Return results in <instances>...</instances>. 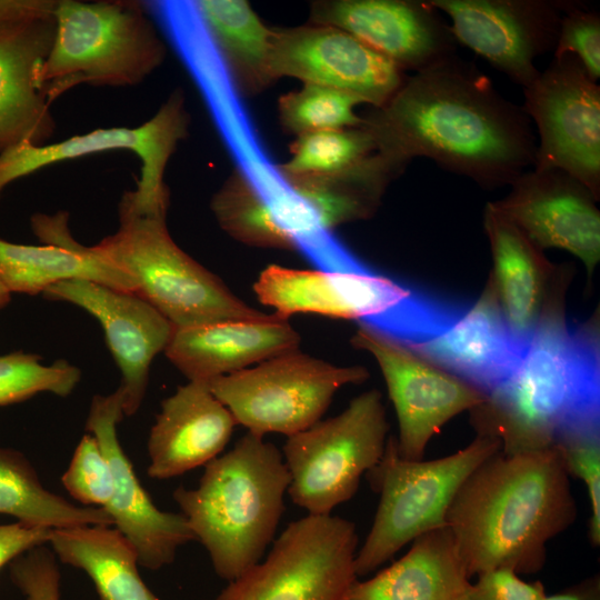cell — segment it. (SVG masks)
Wrapping results in <instances>:
<instances>
[{
    "label": "cell",
    "mask_w": 600,
    "mask_h": 600,
    "mask_svg": "<svg viewBox=\"0 0 600 600\" xmlns=\"http://www.w3.org/2000/svg\"><path fill=\"white\" fill-rule=\"evenodd\" d=\"M377 152L409 164L417 157L484 189L510 186L534 163L537 139L522 106L458 54L407 77L363 117Z\"/></svg>",
    "instance_id": "6da1fadb"
},
{
    "label": "cell",
    "mask_w": 600,
    "mask_h": 600,
    "mask_svg": "<svg viewBox=\"0 0 600 600\" xmlns=\"http://www.w3.org/2000/svg\"><path fill=\"white\" fill-rule=\"evenodd\" d=\"M577 503L562 459L551 449L483 461L463 482L447 514L469 578L507 568L543 569L547 544L576 521Z\"/></svg>",
    "instance_id": "7a4b0ae2"
},
{
    "label": "cell",
    "mask_w": 600,
    "mask_h": 600,
    "mask_svg": "<svg viewBox=\"0 0 600 600\" xmlns=\"http://www.w3.org/2000/svg\"><path fill=\"white\" fill-rule=\"evenodd\" d=\"M469 413L477 434L498 439L504 454L551 449L563 434L600 424L598 317L537 330L511 376Z\"/></svg>",
    "instance_id": "3957f363"
},
{
    "label": "cell",
    "mask_w": 600,
    "mask_h": 600,
    "mask_svg": "<svg viewBox=\"0 0 600 600\" xmlns=\"http://www.w3.org/2000/svg\"><path fill=\"white\" fill-rule=\"evenodd\" d=\"M289 483L280 450L247 432L204 466L196 488L173 491L220 579L230 582L262 560L283 514Z\"/></svg>",
    "instance_id": "277c9868"
},
{
    "label": "cell",
    "mask_w": 600,
    "mask_h": 600,
    "mask_svg": "<svg viewBox=\"0 0 600 600\" xmlns=\"http://www.w3.org/2000/svg\"><path fill=\"white\" fill-rule=\"evenodd\" d=\"M138 1L57 0L54 36L37 83L52 104L71 89L131 87L166 60V42Z\"/></svg>",
    "instance_id": "5b68a950"
},
{
    "label": "cell",
    "mask_w": 600,
    "mask_h": 600,
    "mask_svg": "<svg viewBox=\"0 0 600 600\" xmlns=\"http://www.w3.org/2000/svg\"><path fill=\"white\" fill-rule=\"evenodd\" d=\"M118 217L117 231L92 246L93 250L129 276L136 293L173 327L268 316L234 296L173 241L166 212L140 208L129 190L121 196Z\"/></svg>",
    "instance_id": "8992f818"
},
{
    "label": "cell",
    "mask_w": 600,
    "mask_h": 600,
    "mask_svg": "<svg viewBox=\"0 0 600 600\" xmlns=\"http://www.w3.org/2000/svg\"><path fill=\"white\" fill-rule=\"evenodd\" d=\"M501 451L498 439L477 434L464 448L432 460L399 456L389 436L382 458L367 474L379 503L369 533L357 551L354 567L366 577L403 547L432 530L444 528L450 506L467 478Z\"/></svg>",
    "instance_id": "52a82bcc"
},
{
    "label": "cell",
    "mask_w": 600,
    "mask_h": 600,
    "mask_svg": "<svg viewBox=\"0 0 600 600\" xmlns=\"http://www.w3.org/2000/svg\"><path fill=\"white\" fill-rule=\"evenodd\" d=\"M389 424L381 393L366 391L339 414L287 438L282 448L292 502L311 516H329L358 491L383 456Z\"/></svg>",
    "instance_id": "ba28073f"
},
{
    "label": "cell",
    "mask_w": 600,
    "mask_h": 600,
    "mask_svg": "<svg viewBox=\"0 0 600 600\" xmlns=\"http://www.w3.org/2000/svg\"><path fill=\"white\" fill-rule=\"evenodd\" d=\"M368 378L363 367H339L296 350L208 384L247 432L290 437L321 420L340 388Z\"/></svg>",
    "instance_id": "9c48e42d"
},
{
    "label": "cell",
    "mask_w": 600,
    "mask_h": 600,
    "mask_svg": "<svg viewBox=\"0 0 600 600\" xmlns=\"http://www.w3.org/2000/svg\"><path fill=\"white\" fill-rule=\"evenodd\" d=\"M354 522L311 516L290 522L269 553L213 600H346L358 579Z\"/></svg>",
    "instance_id": "30bf717a"
},
{
    "label": "cell",
    "mask_w": 600,
    "mask_h": 600,
    "mask_svg": "<svg viewBox=\"0 0 600 600\" xmlns=\"http://www.w3.org/2000/svg\"><path fill=\"white\" fill-rule=\"evenodd\" d=\"M522 108L534 122L533 169H559L600 199V87L572 54L553 56L526 88Z\"/></svg>",
    "instance_id": "8fae6325"
},
{
    "label": "cell",
    "mask_w": 600,
    "mask_h": 600,
    "mask_svg": "<svg viewBox=\"0 0 600 600\" xmlns=\"http://www.w3.org/2000/svg\"><path fill=\"white\" fill-rule=\"evenodd\" d=\"M190 116L183 91L169 94L157 112L138 127L99 128L43 146L19 144L0 153V198L13 181L48 166L109 150H130L140 159L133 199L143 209L168 212L166 183L169 160L189 132Z\"/></svg>",
    "instance_id": "7c38bea8"
},
{
    "label": "cell",
    "mask_w": 600,
    "mask_h": 600,
    "mask_svg": "<svg viewBox=\"0 0 600 600\" xmlns=\"http://www.w3.org/2000/svg\"><path fill=\"white\" fill-rule=\"evenodd\" d=\"M351 343L377 361L393 403L398 453L421 460L431 438L452 418L482 403L487 394L426 360L407 344L359 323Z\"/></svg>",
    "instance_id": "4fadbf2b"
},
{
    "label": "cell",
    "mask_w": 600,
    "mask_h": 600,
    "mask_svg": "<svg viewBox=\"0 0 600 600\" xmlns=\"http://www.w3.org/2000/svg\"><path fill=\"white\" fill-rule=\"evenodd\" d=\"M270 64L276 80L290 77L332 88L373 108L383 106L408 77L344 30L311 22L272 29Z\"/></svg>",
    "instance_id": "5bb4252c"
},
{
    "label": "cell",
    "mask_w": 600,
    "mask_h": 600,
    "mask_svg": "<svg viewBox=\"0 0 600 600\" xmlns=\"http://www.w3.org/2000/svg\"><path fill=\"white\" fill-rule=\"evenodd\" d=\"M451 20L454 39L512 82L528 87L534 60L556 48L564 1L431 0Z\"/></svg>",
    "instance_id": "9a60e30c"
},
{
    "label": "cell",
    "mask_w": 600,
    "mask_h": 600,
    "mask_svg": "<svg viewBox=\"0 0 600 600\" xmlns=\"http://www.w3.org/2000/svg\"><path fill=\"white\" fill-rule=\"evenodd\" d=\"M123 400L120 386L110 394L94 396L84 428L98 439L112 472L113 492L103 509L136 550L139 566L159 570L171 564L178 550L196 538L184 516L159 509L136 474L117 432L124 417Z\"/></svg>",
    "instance_id": "2e32d148"
},
{
    "label": "cell",
    "mask_w": 600,
    "mask_h": 600,
    "mask_svg": "<svg viewBox=\"0 0 600 600\" xmlns=\"http://www.w3.org/2000/svg\"><path fill=\"white\" fill-rule=\"evenodd\" d=\"M309 22L344 30L403 72L457 54V40L429 1L318 0Z\"/></svg>",
    "instance_id": "e0dca14e"
},
{
    "label": "cell",
    "mask_w": 600,
    "mask_h": 600,
    "mask_svg": "<svg viewBox=\"0 0 600 600\" xmlns=\"http://www.w3.org/2000/svg\"><path fill=\"white\" fill-rule=\"evenodd\" d=\"M42 296L78 306L99 321L121 372L124 417L136 414L146 397L150 366L171 338V322L137 293L89 280L61 281Z\"/></svg>",
    "instance_id": "ac0fdd59"
},
{
    "label": "cell",
    "mask_w": 600,
    "mask_h": 600,
    "mask_svg": "<svg viewBox=\"0 0 600 600\" xmlns=\"http://www.w3.org/2000/svg\"><path fill=\"white\" fill-rule=\"evenodd\" d=\"M597 198L578 179L559 169L527 170L510 192L491 206L540 249H563L578 257L591 277L600 258Z\"/></svg>",
    "instance_id": "d6986e66"
},
{
    "label": "cell",
    "mask_w": 600,
    "mask_h": 600,
    "mask_svg": "<svg viewBox=\"0 0 600 600\" xmlns=\"http://www.w3.org/2000/svg\"><path fill=\"white\" fill-rule=\"evenodd\" d=\"M483 224L493 259L489 278L511 328L530 339L543 326L566 318L570 266L550 262L542 249L490 202Z\"/></svg>",
    "instance_id": "ffe728a7"
},
{
    "label": "cell",
    "mask_w": 600,
    "mask_h": 600,
    "mask_svg": "<svg viewBox=\"0 0 600 600\" xmlns=\"http://www.w3.org/2000/svg\"><path fill=\"white\" fill-rule=\"evenodd\" d=\"M259 301L287 319L316 313L370 323L402 304L414 291L374 269L363 272L267 267L253 284Z\"/></svg>",
    "instance_id": "44dd1931"
},
{
    "label": "cell",
    "mask_w": 600,
    "mask_h": 600,
    "mask_svg": "<svg viewBox=\"0 0 600 600\" xmlns=\"http://www.w3.org/2000/svg\"><path fill=\"white\" fill-rule=\"evenodd\" d=\"M529 341L507 321L489 278L479 299L448 330L428 341L407 346L488 394L516 370Z\"/></svg>",
    "instance_id": "7402d4cb"
},
{
    "label": "cell",
    "mask_w": 600,
    "mask_h": 600,
    "mask_svg": "<svg viewBox=\"0 0 600 600\" xmlns=\"http://www.w3.org/2000/svg\"><path fill=\"white\" fill-rule=\"evenodd\" d=\"M300 334L287 319H229L173 327L166 357L188 379L209 382L299 350Z\"/></svg>",
    "instance_id": "603a6c76"
},
{
    "label": "cell",
    "mask_w": 600,
    "mask_h": 600,
    "mask_svg": "<svg viewBox=\"0 0 600 600\" xmlns=\"http://www.w3.org/2000/svg\"><path fill=\"white\" fill-rule=\"evenodd\" d=\"M237 422L208 382L188 381L161 402L150 429L147 473L168 480L206 466L223 451Z\"/></svg>",
    "instance_id": "cb8c5ba5"
},
{
    "label": "cell",
    "mask_w": 600,
    "mask_h": 600,
    "mask_svg": "<svg viewBox=\"0 0 600 600\" xmlns=\"http://www.w3.org/2000/svg\"><path fill=\"white\" fill-rule=\"evenodd\" d=\"M68 221L67 211L33 214L31 229L43 243L40 246L0 238V279L8 290L34 296L58 282L83 279L136 293L134 281L98 256L92 246L78 242Z\"/></svg>",
    "instance_id": "d4e9b609"
},
{
    "label": "cell",
    "mask_w": 600,
    "mask_h": 600,
    "mask_svg": "<svg viewBox=\"0 0 600 600\" xmlns=\"http://www.w3.org/2000/svg\"><path fill=\"white\" fill-rule=\"evenodd\" d=\"M53 36V13L0 29V153L43 146L54 133L51 104L37 83Z\"/></svg>",
    "instance_id": "484cf974"
},
{
    "label": "cell",
    "mask_w": 600,
    "mask_h": 600,
    "mask_svg": "<svg viewBox=\"0 0 600 600\" xmlns=\"http://www.w3.org/2000/svg\"><path fill=\"white\" fill-rule=\"evenodd\" d=\"M469 579L444 527L414 539L399 560L376 576L357 579L346 600H459Z\"/></svg>",
    "instance_id": "4316f807"
},
{
    "label": "cell",
    "mask_w": 600,
    "mask_h": 600,
    "mask_svg": "<svg viewBox=\"0 0 600 600\" xmlns=\"http://www.w3.org/2000/svg\"><path fill=\"white\" fill-rule=\"evenodd\" d=\"M408 164L374 152L341 170L281 177L328 233L344 223L367 220L379 209L389 184Z\"/></svg>",
    "instance_id": "83f0119b"
},
{
    "label": "cell",
    "mask_w": 600,
    "mask_h": 600,
    "mask_svg": "<svg viewBox=\"0 0 600 600\" xmlns=\"http://www.w3.org/2000/svg\"><path fill=\"white\" fill-rule=\"evenodd\" d=\"M192 7L233 87L254 97L277 80L270 64L272 28L244 0H199Z\"/></svg>",
    "instance_id": "f1b7e54d"
},
{
    "label": "cell",
    "mask_w": 600,
    "mask_h": 600,
    "mask_svg": "<svg viewBox=\"0 0 600 600\" xmlns=\"http://www.w3.org/2000/svg\"><path fill=\"white\" fill-rule=\"evenodd\" d=\"M57 560L83 571L99 600H161L144 583L131 543L112 526L50 530Z\"/></svg>",
    "instance_id": "f546056e"
},
{
    "label": "cell",
    "mask_w": 600,
    "mask_h": 600,
    "mask_svg": "<svg viewBox=\"0 0 600 600\" xmlns=\"http://www.w3.org/2000/svg\"><path fill=\"white\" fill-rule=\"evenodd\" d=\"M0 514L49 530L79 526H112L103 508L77 506L51 492L23 453L0 447Z\"/></svg>",
    "instance_id": "4dcf8cb0"
},
{
    "label": "cell",
    "mask_w": 600,
    "mask_h": 600,
    "mask_svg": "<svg viewBox=\"0 0 600 600\" xmlns=\"http://www.w3.org/2000/svg\"><path fill=\"white\" fill-rule=\"evenodd\" d=\"M210 209L219 227L246 246L298 251L259 186L240 169H233L212 194Z\"/></svg>",
    "instance_id": "1f68e13d"
},
{
    "label": "cell",
    "mask_w": 600,
    "mask_h": 600,
    "mask_svg": "<svg viewBox=\"0 0 600 600\" xmlns=\"http://www.w3.org/2000/svg\"><path fill=\"white\" fill-rule=\"evenodd\" d=\"M363 103L349 93L313 83L281 94L278 118L284 131L294 137L327 130L357 128L363 117L356 107Z\"/></svg>",
    "instance_id": "d6a6232c"
},
{
    "label": "cell",
    "mask_w": 600,
    "mask_h": 600,
    "mask_svg": "<svg viewBox=\"0 0 600 600\" xmlns=\"http://www.w3.org/2000/svg\"><path fill=\"white\" fill-rule=\"evenodd\" d=\"M290 158L277 166L280 177L328 173L347 168L377 152L363 127L318 131L296 137Z\"/></svg>",
    "instance_id": "836d02e7"
},
{
    "label": "cell",
    "mask_w": 600,
    "mask_h": 600,
    "mask_svg": "<svg viewBox=\"0 0 600 600\" xmlns=\"http://www.w3.org/2000/svg\"><path fill=\"white\" fill-rule=\"evenodd\" d=\"M468 308L464 301L416 288L398 308L363 324L411 346L438 337L454 324Z\"/></svg>",
    "instance_id": "e575fe53"
},
{
    "label": "cell",
    "mask_w": 600,
    "mask_h": 600,
    "mask_svg": "<svg viewBox=\"0 0 600 600\" xmlns=\"http://www.w3.org/2000/svg\"><path fill=\"white\" fill-rule=\"evenodd\" d=\"M80 378V369L66 360L47 366L36 353L13 351L0 356V407L22 402L42 392L68 397Z\"/></svg>",
    "instance_id": "d590c367"
},
{
    "label": "cell",
    "mask_w": 600,
    "mask_h": 600,
    "mask_svg": "<svg viewBox=\"0 0 600 600\" xmlns=\"http://www.w3.org/2000/svg\"><path fill=\"white\" fill-rule=\"evenodd\" d=\"M569 477L581 480L588 491L591 544H600V424L563 434L554 444Z\"/></svg>",
    "instance_id": "8d00e7d4"
},
{
    "label": "cell",
    "mask_w": 600,
    "mask_h": 600,
    "mask_svg": "<svg viewBox=\"0 0 600 600\" xmlns=\"http://www.w3.org/2000/svg\"><path fill=\"white\" fill-rule=\"evenodd\" d=\"M66 491L80 506L104 508L113 492L112 472L98 439L84 433L61 477Z\"/></svg>",
    "instance_id": "74e56055"
},
{
    "label": "cell",
    "mask_w": 600,
    "mask_h": 600,
    "mask_svg": "<svg viewBox=\"0 0 600 600\" xmlns=\"http://www.w3.org/2000/svg\"><path fill=\"white\" fill-rule=\"evenodd\" d=\"M572 54L593 80L600 77V14L578 1H564L553 56Z\"/></svg>",
    "instance_id": "f35d334b"
},
{
    "label": "cell",
    "mask_w": 600,
    "mask_h": 600,
    "mask_svg": "<svg viewBox=\"0 0 600 600\" xmlns=\"http://www.w3.org/2000/svg\"><path fill=\"white\" fill-rule=\"evenodd\" d=\"M9 572L26 600H62L58 560L46 544L16 557L9 563Z\"/></svg>",
    "instance_id": "ab89813d"
},
{
    "label": "cell",
    "mask_w": 600,
    "mask_h": 600,
    "mask_svg": "<svg viewBox=\"0 0 600 600\" xmlns=\"http://www.w3.org/2000/svg\"><path fill=\"white\" fill-rule=\"evenodd\" d=\"M474 583H468L459 600H542V582H528L507 568L484 571Z\"/></svg>",
    "instance_id": "60d3db41"
},
{
    "label": "cell",
    "mask_w": 600,
    "mask_h": 600,
    "mask_svg": "<svg viewBox=\"0 0 600 600\" xmlns=\"http://www.w3.org/2000/svg\"><path fill=\"white\" fill-rule=\"evenodd\" d=\"M50 530L21 524H0V569L21 553L48 543Z\"/></svg>",
    "instance_id": "b9f144b4"
},
{
    "label": "cell",
    "mask_w": 600,
    "mask_h": 600,
    "mask_svg": "<svg viewBox=\"0 0 600 600\" xmlns=\"http://www.w3.org/2000/svg\"><path fill=\"white\" fill-rule=\"evenodd\" d=\"M57 0H0V29L51 16Z\"/></svg>",
    "instance_id": "7bdbcfd3"
},
{
    "label": "cell",
    "mask_w": 600,
    "mask_h": 600,
    "mask_svg": "<svg viewBox=\"0 0 600 600\" xmlns=\"http://www.w3.org/2000/svg\"><path fill=\"white\" fill-rule=\"evenodd\" d=\"M542 600H600V577L593 574Z\"/></svg>",
    "instance_id": "ee69618b"
},
{
    "label": "cell",
    "mask_w": 600,
    "mask_h": 600,
    "mask_svg": "<svg viewBox=\"0 0 600 600\" xmlns=\"http://www.w3.org/2000/svg\"><path fill=\"white\" fill-rule=\"evenodd\" d=\"M11 300V292L0 279V309L4 308Z\"/></svg>",
    "instance_id": "f6af8a7d"
}]
</instances>
